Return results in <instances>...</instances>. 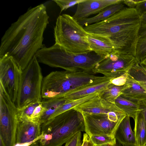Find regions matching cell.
Masks as SVG:
<instances>
[{
	"instance_id": "5b68a950",
	"label": "cell",
	"mask_w": 146,
	"mask_h": 146,
	"mask_svg": "<svg viewBox=\"0 0 146 146\" xmlns=\"http://www.w3.org/2000/svg\"><path fill=\"white\" fill-rule=\"evenodd\" d=\"M104 77L97 76L92 71H55L43 78L42 98L62 97L66 93L98 81Z\"/></svg>"
},
{
	"instance_id": "d6a6232c",
	"label": "cell",
	"mask_w": 146,
	"mask_h": 146,
	"mask_svg": "<svg viewBox=\"0 0 146 146\" xmlns=\"http://www.w3.org/2000/svg\"><path fill=\"white\" fill-rule=\"evenodd\" d=\"M81 146H96L92 142L90 138L86 133H84Z\"/></svg>"
},
{
	"instance_id": "ab89813d",
	"label": "cell",
	"mask_w": 146,
	"mask_h": 146,
	"mask_svg": "<svg viewBox=\"0 0 146 146\" xmlns=\"http://www.w3.org/2000/svg\"><path fill=\"white\" fill-rule=\"evenodd\" d=\"M139 62L143 66L146 67V57L141 61Z\"/></svg>"
},
{
	"instance_id": "ee69618b",
	"label": "cell",
	"mask_w": 146,
	"mask_h": 146,
	"mask_svg": "<svg viewBox=\"0 0 146 146\" xmlns=\"http://www.w3.org/2000/svg\"><path fill=\"white\" fill-rule=\"evenodd\" d=\"M121 146H137L136 145H121Z\"/></svg>"
},
{
	"instance_id": "d4e9b609",
	"label": "cell",
	"mask_w": 146,
	"mask_h": 146,
	"mask_svg": "<svg viewBox=\"0 0 146 146\" xmlns=\"http://www.w3.org/2000/svg\"><path fill=\"white\" fill-rule=\"evenodd\" d=\"M89 137L96 146L109 144L115 146L117 144V141L114 136L102 135H92Z\"/></svg>"
},
{
	"instance_id": "1f68e13d",
	"label": "cell",
	"mask_w": 146,
	"mask_h": 146,
	"mask_svg": "<svg viewBox=\"0 0 146 146\" xmlns=\"http://www.w3.org/2000/svg\"><path fill=\"white\" fill-rule=\"evenodd\" d=\"M135 8L141 15L146 13V0H143L139 3Z\"/></svg>"
},
{
	"instance_id": "8992f818",
	"label": "cell",
	"mask_w": 146,
	"mask_h": 146,
	"mask_svg": "<svg viewBox=\"0 0 146 146\" xmlns=\"http://www.w3.org/2000/svg\"><path fill=\"white\" fill-rule=\"evenodd\" d=\"M55 44L74 53L92 51L88 33L73 16L67 14L57 17L54 29Z\"/></svg>"
},
{
	"instance_id": "d590c367",
	"label": "cell",
	"mask_w": 146,
	"mask_h": 146,
	"mask_svg": "<svg viewBox=\"0 0 146 146\" xmlns=\"http://www.w3.org/2000/svg\"><path fill=\"white\" fill-rule=\"evenodd\" d=\"M137 82L146 91V80L137 81Z\"/></svg>"
},
{
	"instance_id": "603a6c76",
	"label": "cell",
	"mask_w": 146,
	"mask_h": 146,
	"mask_svg": "<svg viewBox=\"0 0 146 146\" xmlns=\"http://www.w3.org/2000/svg\"><path fill=\"white\" fill-rule=\"evenodd\" d=\"M123 86H118L110 83L98 94L101 99L107 102L115 103L116 100L122 94Z\"/></svg>"
},
{
	"instance_id": "e575fe53",
	"label": "cell",
	"mask_w": 146,
	"mask_h": 146,
	"mask_svg": "<svg viewBox=\"0 0 146 146\" xmlns=\"http://www.w3.org/2000/svg\"><path fill=\"white\" fill-rule=\"evenodd\" d=\"M139 38L146 36V23L141 24L139 30Z\"/></svg>"
},
{
	"instance_id": "4dcf8cb0",
	"label": "cell",
	"mask_w": 146,
	"mask_h": 146,
	"mask_svg": "<svg viewBox=\"0 0 146 146\" xmlns=\"http://www.w3.org/2000/svg\"><path fill=\"white\" fill-rule=\"evenodd\" d=\"M128 72L120 76L110 79L111 83L118 86L124 85L127 81Z\"/></svg>"
},
{
	"instance_id": "5bb4252c",
	"label": "cell",
	"mask_w": 146,
	"mask_h": 146,
	"mask_svg": "<svg viewBox=\"0 0 146 146\" xmlns=\"http://www.w3.org/2000/svg\"><path fill=\"white\" fill-rule=\"evenodd\" d=\"M73 108L82 113L105 114L108 115L113 112L123 111L115 104L101 99L98 94Z\"/></svg>"
},
{
	"instance_id": "9a60e30c",
	"label": "cell",
	"mask_w": 146,
	"mask_h": 146,
	"mask_svg": "<svg viewBox=\"0 0 146 146\" xmlns=\"http://www.w3.org/2000/svg\"><path fill=\"white\" fill-rule=\"evenodd\" d=\"M122 92L121 97L141 107L146 106V91L129 73Z\"/></svg>"
},
{
	"instance_id": "f6af8a7d",
	"label": "cell",
	"mask_w": 146,
	"mask_h": 146,
	"mask_svg": "<svg viewBox=\"0 0 146 146\" xmlns=\"http://www.w3.org/2000/svg\"><path fill=\"white\" fill-rule=\"evenodd\" d=\"M143 146H146V143Z\"/></svg>"
},
{
	"instance_id": "f1b7e54d",
	"label": "cell",
	"mask_w": 146,
	"mask_h": 146,
	"mask_svg": "<svg viewBox=\"0 0 146 146\" xmlns=\"http://www.w3.org/2000/svg\"><path fill=\"white\" fill-rule=\"evenodd\" d=\"M45 111V109L41 103L35 109L31 117V119L40 122V119Z\"/></svg>"
},
{
	"instance_id": "3957f363",
	"label": "cell",
	"mask_w": 146,
	"mask_h": 146,
	"mask_svg": "<svg viewBox=\"0 0 146 146\" xmlns=\"http://www.w3.org/2000/svg\"><path fill=\"white\" fill-rule=\"evenodd\" d=\"M35 55L39 62L71 71H92L97 64L107 58L92 51L73 53L55 44L49 47L44 46Z\"/></svg>"
},
{
	"instance_id": "7402d4cb",
	"label": "cell",
	"mask_w": 146,
	"mask_h": 146,
	"mask_svg": "<svg viewBox=\"0 0 146 146\" xmlns=\"http://www.w3.org/2000/svg\"><path fill=\"white\" fill-rule=\"evenodd\" d=\"M115 103L127 116L132 118L133 119L136 114L142 110L139 105L120 96L116 100Z\"/></svg>"
},
{
	"instance_id": "6da1fadb",
	"label": "cell",
	"mask_w": 146,
	"mask_h": 146,
	"mask_svg": "<svg viewBox=\"0 0 146 146\" xmlns=\"http://www.w3.org/2000/svg\"><path fill=\"white\" fill-rule=\"evenodd\" d=\"M49 17L43 4L29 9L12 23L1 38L0 57L13 58L23 70L44 46L43 34Z\"/></svg>"
},
{
	"instance_id": "277c9868",
	"label": "cell",
	"mask_w": 146,
	"mask_h": 146,
	"mask_svg": "<svg viewBox=\"0 0 146 146\" xmlns=\"http://www.w3.org/2000/svg\"><path fill=\"white\" fill-rule=\"evenodd\" d=\"M41 128L39 146H62L78 133L85 131L83 116L71 109L42 124Z\"/></svg>"
},
{
	"instance_id": "836d02e7",
	"label": "cell",
	"mask_w": 146,
	"mask_h": 146,
	"mask_svg": "<svg viewBox=\"0 0 146 146\" xmlns=\"http://www.w3.org/2000/svg\"><path fill=\"white\" fill-rule=\"evenodd\" d=\"M143 0H124L123 3L130 8H135L137 5Z\"/></svg>"
},
{
	"instance_id": "9c48e42d",
	"label": "cell",
	"mask_w": 146,
	"mask_h": 146,
	"mask_svg": "<svg viewBox=\"0 0 146 146\" xmlns=\"http://www.w3.org/2000/svg\"><path fill=\"white\" fill-rule=\"evenodd\" d=\"M137 62L136 58L133 55L115 51L97 64L92 72L111 79L115 78L128 72Z\"/></svg>"
},
{
	"instance_id": "f546056e",
	"label": "cell",
	"mask_w": 146,
	"mask_h": 146,
	"mask_svg": "<svg viewBox=\"0 0 146 146\" xmlns=\"http://www.w3.org/2000/svg\"><path fill=\"white\" fill-rule=\"evenodd\" d=\"M82 143V133L79 132L67 142L65 146H81Z\"/></svg>"
},
{
	"instance_id": "7a4b0ae2",
	"label": "cell",
	"mask_w": 146,
	"mask_h": 146,
	"mask_svg": "<svg viewBox=\"0 0 146 146\" xmlns=\"http://www.w3.org/2000/svg\"><path fill=\"white\" fill-rule=\"evenodd\" d=\"M142 15L135 8L124 7L107 19L94 24L92 33L109 37L115 51L136 57Z\"/></svg>"
},
{
	"instance_id": "44dd1931",
	"label": "cell",
	"mask_w": 146,
	"mask_h": 146,
	"mask_svg": "<svg viewBox=\"0 0 146 146\" xmlns=\"http://www.w3.org/2000/svg\"><path fill=\"white\" fill-rule=\"evenodd\" d=\"M134 120L135 126L133 132L136 140V145L143 146L146 143V125L141 111L136 114Z\"/></svg>"
},
{
	"instance_id": "4316f807",
	"label": "cell",
	"mask_w": 146,
	"mask_h": 146,
	"mask_svg": "<svg viewBox=\"0 0 146 146\" xmlns=\"http://www.w3.org/2000/svg\"><path fill=\"white\" fill-rule=\"evenodd\" d=\"M146 57V36L139 38L137 42L136 58L140 62Z\"/></svg>"
},
{
	"instance_id": "2e32d148",
	"label": "cell",
	"mask_w": 146,
	"mask_h": 146,
	"mask_svg": "<svg viewBox=\"0 0 146 146\" xmlns=\"http://www.w3.org/2000/svg\"><path fill=\"white\" fill-rule=\"evenodd\" d=\"M110 78L102 79L90 84L70 92L62 97L70 101L86 97L94 93H99L110 84Z\"/></svg>"
},
{
	"instance_id": "cb8c5ba5",
	"label": "cell",
	"mask_w": 146,
	"mask_h": 146,
	"mask_svg": "<svg viewBox=\"0 0 146 146\" xmlns=\"http://www.w3.org/2000/svg\"><path fill=\"white\" fill-rule=\"evenodd\" d=\"M99 93H94L84 97L71 101H68L60 106L50 117L49 120L59 114L86 102L99 94Z\"/></svg>"
},
{
	"instance_id": "7c38bea8",
	"label": "cell",
	"mask_w": 146,
	"mask_h": 146,
	"mask_svg": "<svg viewBox=\"0 0 146 146\" xmlns=\"http://www.w3.org/2000/svg\"><path fill=\"white\" fill-rule=\"evenodd\" d=\"M41 124L30 119L20 120L16 133L15 146H29L42 137Z\"/></svg>"
},
{
	"instance_id": "d6986e66",
	"label": "cell",
	"mask_w": 146,
	"mask_h": 146,
	"mask_svg": "<svg viewBox=\"0 0 146 146\" xmlns=\"http://www.w3.org/2000/svg\"><path fill=\"white\" fill-rule=\"evenodd\" d=\"M123 2L108 6L96 15L78 21L83 27L98 23L105 20L119 12L124 7Z\"/></svg>"
},
{
	"instance_id": "8d00e7d4",
	"label": "cell",
	"mask_w": 146,
	"mask_h": 146,
	"mask_svg": "<svg viewBox=\"0 0 146 146\" xmlns=\"http://www.w3.org/2000/svg\"><path fill=\"white\" fill-rule=\"evenodd\" d=\"M142 110L141 111V112L143 115L145 121V124L146 125V106L141 107Z\"/></svg>"
},
{
	"instance_id": "74e56055",
	"label": "cell",
	"mask_w": 146,
	"mask_h": 146,
	"mask_svg": "<svg viewBox=\"0 0 146 146\" xmlns=\"http://www.w3.org/2000/svg\"><path fill=\"white\" fill-rule=\"evenodd\" d=\"M139 63L140 68L143 74L145 75L146 78V67L143 66L139 63Z\"/></svg>"
},
{
	"instance_id": "e0dca14e",
	"label": "cell",
	"mask_w": 146,
	"mask_h": 146,
	"mask_svg": "<svg viewBox=\"0 0 146 146\" xmlns=\"http://www.w3.org/2000/svg\"><path fill=\"white\" fill-rule=\"evenodd\" d=\"M88 39L92 51L101 56L107 58L115 51L114 45L109 37L88 33Z\"/></svg>"
},
{
	"instance_id": "ac0fdd59",
	"label": "cell",
	"mask_w": 146,
	"mask_h": 146,
	"mask_svg": "<svg viewBox=\"0 0 146 146\" xmlns=\"http://www.w3.org/2000/svg\"><path fill=\"white\" fill-rule=\"evenodd\" d=\"M130 117L126 116L123 119L115 133L117 141L122 145H136L135 137L131 128Z\"/></svg>"
},
{
	"instance_id": "f35d334b",
	"label": "cell",
	"mask_w": 146,
	"mask_h": 146,
	"mask_svg": "<svg viewBox=\"0 0 146 146\" xmlns=\"http://www.w3.org/2000/svg\"><path fill=\"white\" fill-rule=\"evenodd\" d=\"M142 24L146 23V13L142 15Z\"/></svg>"
},
{
	"instance_id": "30bf717a",
	"label": "cell",
	"mask_w": 146,
	"mask_h": 146,
	"mask_svg": "<svg viewBox=\"0 0 146 146\" xmlns=\"http://www.w3.org/2000/svg\"><path fill=\"white\" fill-rule=\"evenodd\" d=\"M23 70L11 56L0 57V86L16 102Z\"/></svg>"
},
{
	"instance_id": "52a82bcc",
	"label": "cell",
	"mask_w": 146,
	"mask_h": 146,
	"mask_svg": "<svg viewBox=\"0 0 146 146\" xmlns=\"http://www.w3.org/2000/svg\"><path fill=\"white\" fill-rule=\"evenodd\" d=\"M35 55L22 71L16 105L17 110L23 109L34 101H42L43 80L41 69Z\"/></svg>"
},
{
	"instance_id": "7bdbcfd3",
	"label": "cell",
	"mask_w": 146,
	"mask_h": 146,
	"mask_svg": "<svg viewBox=\"0 0 146 146\" xmlns=\"http://www.w3.org/2000/svg\"><path fill=\"white\" fill-rule=\"evenodd\" d=\"M115 146H121V144L118 143H117L116 144Z\"/></svg>"
},
{
	"instance_id": "8fae6325",
	"label": "cell",
	"mask_w": 146,
	"mask_h": 146,
	"mask_svg": "<svg viewBox=\"0 0 146 146\" xmlns=\"http://www.w3.org/2000/svg\"><path fill=\"white\" fill-rule=\"evenodd\" d=\"M85 131L89 137L92 135H106L114 136L120 122L111 121L108 115L82 113Z\"/></svg>"
},
{
	"instance_id": "60d3db41",
	"label": "cell",
	"mask_w": 146,
	"mask_h": 146,
	"mask_svg": "<svg viewBox=\"0 0 146 146\" xmlns=\"http://www.w3.org/2000/svg\"><path fill=\"white\" fill-rule=\"evenodd\" d=\"M96 146H113L109 144H105L100 145H96Z\"/></svg>"
},
{
	"instance_id": "b9f144b4",
	"label": "cell",
	"mask_w": 146,
	"mask_h": 146,
	"mask_svg": "<svg viewBox=\"0 0 146 146\" xmlns=\"http://www.w3.org/2000/svg\"><path fill=\"white\" fill-rule=\"evenodd\" d=\"M29 146H39L36 144H32L31 145H30Z\"/></svg>"
},
{
	"instance_id": "ba28073f",
	"label": "cell",
	"mask_w": 146,
	"mask_h": 146,
	"mask_svg": "<svg viewBox=\"0 0 146 146\" xmlns=\"http://www.w3.org/2000/svg\"><path fill=\"white\" fill-rule=\"evenodd\" d=\"M0 140L3 146H15L19 121L17 109L3 88L0 87Z\"/></svg>"
},
{
	"instance_id": "484cf974",
	"label": "cell",
	"mask_w": 146,
	"mask_h": 146,
	"mask_svg": "<svg viewBox=\"0 0 146 146\" xmlns=\"http://www.w3.org/2000/svg\"><path fill=\"white\" fill-rule=\"evenodd\" d=\"M41 101H34L29 104L23 109L17 110L19 120L25 119H31V117L33 111Z\"/></svg>"
},
{
	"instance_id": "4fadbf2b",
	"label": "cell",
	"mask_w": 146,
	"mask_h": 146,
	"mask_svg": "<svg viewBox=\"0 0 146 146\" xmlns=\"http://www.w3.org/2000/svg\"><path fill=\"white\" fill-rule=\"evenodd\" d=\"M124 0H84L77 4L76 10L72 16L78 21L91 15L99 13L111 5L123 2Z\"/></svg>"
},
{
	"instance_id": "83f0119b",
	"label": "cell",
	"mask_w": 146,
	"mask_h": 146,
	"mask_svg": "<svg viewBox=\"0 0 146 146\" xmlns=\"http://www.w3.org/2000/svg\"><path fill=\"white\" fill-rule=\"evenodd\" d=\"M84 0H53L60 9V12L76 5L83 1Z\"/></svg>"
},
{
	"instance_id": "ffe728a7",
	"label": "cell",
	"mask_w": 146,
	"mask_h": 146,
	"mask_svg": "<svg viewBox=\"0 0 146 146\" xmlns=\"http://www.w3.org/2000/svg\"><path fill=\"white\" fill-rule=\"evenodd\" d=\"M68 101L63 97L50 98L42 101V104L45 109V111L40 120L41 125L48 121L57 110Z\"/></svg>"
}]
</instances>
